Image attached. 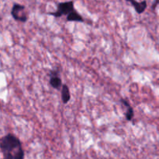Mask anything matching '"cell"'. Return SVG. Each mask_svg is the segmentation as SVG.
Listing matches in <instances>:
<instances>
[{
  "label": "cell",
  "instance_id": "obj_1",
  "mask_svg": "<svg viewBox=\"0 0 159 159\" xmlns=\"http://www.w3.org/2000/svg\"><path fill=\"white\" fill-rule=\"evenodd\" d=\"M0 148L4 159H23L24 151L18 137L8 133L0 139Z\"/></svg>",
  "mask_w": 159,
  "mask_h": 159
},
{
  "label": "cell",
  "instance_id": "obj_2",
  "mask_svg": "<svg viewBox=\"0 0 159 159\" xmlns=\"http://www.w3.org/2000/svg\"><path fill=\"white\" fill-rule=\"evenodd\" d=\"M74 1L63 2L57 4V9L55 12H49L50 15L54 16V17H61L62 16H68L73 10H75Z\"/></svg>",
  "mask_w": 159,
  "mask_h": 159
},
{
  "label": "cell",
  "instance_id": "obj_3",
  "mask_svg": "<svg viewBox=\"0 0 159 159\" xmlns=\"http://www.w3.org/2000/svg\"><path fill=\"white\" fill-rule=\"evenodd\" d=\"M11 15L16 21L26 23L28 20V14L26 11V7L19 3H14L11 9Z\"/></svg>",
  "mask_w": 159,
  "mask_h": 159
},
{
  "label": "cell",
  "instance_id": "obj_4",
  "mask_svg": "<svg viewBox=\"0 0 159 159\" xmlns=\"http://www.w3.org/2000/svg\"><path fill=\"white\" fill-rule=\"evenodd\" d=\"M50 84H51V87L54 89H57V90H60L62 87V81L61 79L59 76L58 73L54 70V71L51 72L50 73Z\"/></svg>",
  "mask_w": 159,
  "mask_h": 159
},
{
  "label": "cell",
  "instance_id": "obj_5",
  "mask_svg": "<svg viewBox=\"0 0 159 159\" xmlns=\"http://www.w3.org/2000/svg\"><path fill=\"white\" fill-rule=\"evenodd\" d=\"M126 1L130 2V4L134 8V9L138 14L143 13L148 6L146 0H144L142 2H138L137 0H126Z\"/></svg>",
  "mask_w": 159,
  "mask_h": 159
},
{
  "label": "cell",
  "instance_id": "obj_6",
  "mask_svg": "<svg viewBox=\"0 0 159 159\" xmlns=\"http://www.w3.org/2000/svg\"><path fill=\"white\" fill-rule=\"evenodd\" d=\"M120 101L123 104H124V106H125L126 108H127L125 113H124L126 118H127V120H128V121H131V120L133 119L134 116V112L133 108L130 106V104H129L128 101H126L124 98H121Z\"/></svg>",
  "mask_w": 159,
  "mask_h": 159
},
{
  "label": "cell",
  "instance_id": "obj_7",
  "mask_svg": "<svg viewBox=\"0 0 159 159\" xmlns=\"http://www.w3.org/2000/svg\"><path fill=\"white\" fill-rule=\"evenodd\" d=\"M71 94H70L69 87L67 84H63L61 87V99L64 104H67L70 101Z\"/></svg>",
  "mask_w": 159,
  "mask_h": 159
},
{
  "label": "cell",
  "instance_id": "obj_8",
  "mask_svg": "<svg viewBox=\"0 0 159 159\" xmlns=\"http://www.w3.org/2000/svg\"><path fill=\"white\" fill-rule=\"evenodd\" d=\"M67 21H74V22H84L83 17L82 15L79 13L75 9L72 12H70L66 17Z\"/></svg>",
  "mask_w": 159,
  "mask_h": 159
},
{
  "label": "cell",
  "instance_id": "obj_9",
  "mask_svg": "<svg viewBox=\"0 0 159 159\" xmlns=\"http://www.w3.org/2000/svg\"><path fill=\"white\" fill-rule=\"evenodd\" d=\"M158 4H159V0H155V2H154L153 4H152V9H153V10H155V8L157 7V6H158Z\"/></svg>",
  "mask_w": 159,
  "mask_h": 159
}]
</instances>
